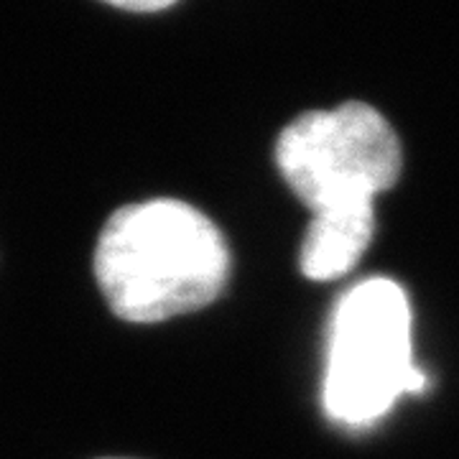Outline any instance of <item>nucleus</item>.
Returning <instances> with one entry per match:
<instances>
[{
    "mask_svg": "<svg viewBox=\"0 0 459 459\" xmlns=\"http://www.w3.org/2000/svg\"><path fill=\"white\" fill-rule=\"evenodd\" d=\"M95 279L115 316L156 325L212 304L230 279L220 228L179 199H148L110 214L95 247Z\"/></svg>",
    "mask_w": 459,
    "mask_h": 459,
    "instance_id": "1",
    "label": "nucleus"
},
{
    "mask_svg": "<svg viewBox=\"0 0 459 459\" xmlns=\"http://www.w3.org/2000/svg\"><path fill=\"white\" fill-rule=\"evenodd\" d=\"M427 376L411 355V307L391 279H368L340 299L325 376V411L344 427H365L403 395L421 394Z\"/></svg>",
    "mask_w": 459,
    "mask_h": 459,
    "instance_id": "2",
    "label": "nucleus"
},
{
    "mask_svg": "<svg viewBox=\"0 0 459 459\" xmlns=\"http://www.w3.org/2000/svg\"><path fill=\"white\" fill-rule=\"evenodd\" d=\"M401 141L368 102H344L291 120L276 143V166L312 214L376 207L401 177Z\"/></svg>",
    "mask_w": 459,
    "mask_h": 459,
    "instance_id": "3",
    "label": "nucleus"
},
{
    "mask_svg": "<svg viewBox=\"0 0 459 459\" xmlns=\"http://www.w3.org/2000/svg\"><path fill=\"white\" fill-rule=\"evenodd\" d=\"M376 232V207L314 214L299 255L301 273L312 281H334L358 265Z\"/></svg>",
    "mask_w": 459,
    "mask_h": 459,
    "instance_id": "4",
    "label": "nucleus"
},
{
    "mask_svg": "<svg viewBox=\"0 0 459 459\" xmlns=\"http://www.w3.org/2000/svg\"><path fill=\"white\" fill-rule=\"evenodd\" d=\"M102 3L123 8V11H131V13H156V11L171 8L177 0H102Z\"/></svg>",
    "mask_w": 459,
    "mask_h": 459,
    "instance_id": "5",
    "label": "nucleus"
},
{
    "mask_svg": "<svg viewBox=\"0 0 459 459\" xmlns=\"http://www.w3.org/2000/svg\"><path fill=\"white\" fill-rule=\"evenodd\" d=\"M105 459H117V457H105Z\"/></svg>",
    "mask_w": 459,
    "mask_h": 459,
    "instance_id": "6",
    "label": "nucleus"
}]
</instances>
